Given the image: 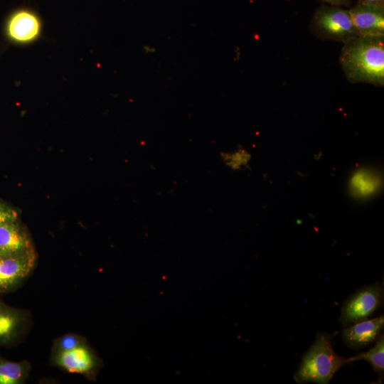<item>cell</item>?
<instances>
[{"mask_svg":"<svg viewBox=\"0 0 384 384\" xmlns=\"http://www.w3.org/2000/svg\"><path fill=\"white\" fill-rule=\"evenodd\" d=\"M341 67L351 83L384 86V36H360L344 43Z\"/></svg>","mask_w":384,"mask_h":384,"instance_id":"obj_1","label":"cell"},{"mask_svg":"<svg viewBox=\"0 0 384 384\" xmlns=\"http://www.w3.org/2000/svg\"><path fill=\"white\" fill-rule=\"evenodd\" d=\"M335 334H317L294 375L297 383L327 384L341 368L349 363L347 358L339 356L332 348L331 339Z\"/></svg>","mask_w":384,"mask_h":384,"instance_id":"obj_2","label":"cell"},{"mask_svg":"<svg viewBox=\"0 0 384 384\" xmlns=\"http://www.w3.org/2000/svg\"><path fill=\"white\" fill-rule=\"evenodd\" d=\"M309 28L319 38L343 43L360 36L349 9L324 4L314 11Z\"/></svg>","mask_w":384,"mask_h":384,"instance_id":"obj_3","label":"cell"},{"mask_svg":"<svg viewBox=\"0 0 384 384\" xmlns=\"http://www.w3.org/2000/svg\"><path fill=\"white\" fill-rule=\"evenodd\" d=\"M383 302V287L379 282L363 286L344 302L340 322L348 326L366 319Z\"/></svg>","mask_w":384,"mask_h":384,"instance_id":"obj_4","label":"cell"},{"mask_svg":"<svg viewBox=\"0 0 384 384\" xmlns=\"http://www.w3.org/2000/svg\"><path fill=\"white\" fill-rule=\"evenodd\" d=\"M42 25L38 16L28 9H19L8 18L5 31L8 38L16 43H29L40 36Z\"/></svg>","mask_w":384,"mask_h":384,"instance_id":"obj_5","label":"cell"},{"mask_svg":"<svg viewBox=\"0 0 384 384\" xmlns=\"http://www.w3.org/2000/svg\"><path fill=\"white\" fill-rule=\"evenodd\" d=\"M34 252L32 239L18 219L0 224V256H19Z\"/></svg>","mask_w":384,"mask_h":384,"instance_id":"obj_6","label":"cell"},{"mask_svg":"<svg viewBox=\"0 0 384 384\" xmlns=\"http://www.w3.org/2000/svg\"><path fill=\"white\" fill-rule=\"evenodd\" d=\"M36 261V252L19 256H0V294L18 286L31 272Z\"/></svg>","mask_w":384,"mask_h":384,"instance_id":"obj_7","label":"cell"},{"mask_svg":"<svg viewBox=\"0 0 384 384\" xmlns=\"http://www.w3.org/2000/svg\"><path fill=\"white\" fill-rule=\"evenodd\" d=\"M53 363L65 370L92 375L100 366V360L85 343L69 351L53 353Z\"/></svg>","mask_w":384,"mask_h":384,"instance_id":"obj_8","label":"cell"},{"mask_svg":"<svg viewBox=\"0 0 384 384\" xmlns=\"http://www.w3.org/2000/svg\"><path fill=\"white\" fill-rule=\"evenodd\" d=\"M349 11L360 36H384V6L357 4Z\"/></svg>","mask_w":384,"mask_h":384,"instance_id":"obj_9","label":"cell"},{"mask_svg":"<svg viewBox=\"0 0 384 384\" xmlns=\"http://www.w3.org/2000/svg\"><path fill=\"white\" fill-rule=\"evenodd\" d=\"M383 326V314L371 319H365L346 326L342 331V339L351 348H362L378 338Z\"/></svg>","mask_w":384,"mask_h":384,"instance_id":"obj_10","label":"cell"},{"mask_svg":"<svg viewBox=\"0 0 384 384\" xmlns=\"http://www.w3.org/2000/svg\"><path fill=\"white\" fill-rule=\"evenodd\" d=\"M348 189L350 195L356 199L364 200L375 196L383 186L381 174L375 169L363 167L351 174Z\"/></svg>","mask_w":384,"mask_h":384,"instance_id":"obj_11","label":"cell"},{"mask_svg":"<svg viewBox=\"0 0 384 384\" xmlns=\"http://www.w3.org/2000/svg\"><path fill=\"white\" fill-rule=\"evenodd\" d=\"M25 313L13 308L0 300V345H7L16 341L26 325Z\"/></svg>","mask_w":384,"mask_h":384,"instance_id":"obj_12","label":"cell"},{"mask_svg":"<svg viewBox=\"0 0 384 384\" xmlns=\"http://www.w3.org/2000/svg\"><path fill=\"white\" fill-rule=\"evenodd\" d=\"M27 361L14 362L0 357V384H21L26 381L31 371Z\"/></svg>","mask_w":384,"mask_h":384,"instance_id":"obj_13","label":"cell"},{"mask_svg":"<svg viewBox=\"0 0 384 384\" xmlns=\"http://www.w3.org/2000/svg\"><path fill=\"white\" fill-rule=\"evenodd\" d=\"M348 363L363 360L372 365L373 370L378 374V383L384 378V334L382 333L376 339V343L367 351L347 358Z\"/></svg>","mask_w":384,"mask_h":384,"instance_id":"obj_14","label":"cell"},{"mask_svg":"<svg viewBox=\"0 0 384 384\" xmlns=\"http://www.w3.org/2000/svg\"><path fill=\"white\" fill-rule=\"evenodd\" d=\"M223 164L233 171L245 170L249 166L251 154L242 146L230 151L220 152Z\"/></svg>","mask_w":384,"mask_h":384,"instance_id":"obj_15","label":"cell"},{"mask_svg":"<svg viewBox=\"0 0 384 384\" xmlns=\"http://www.w3.org/2000/svg\"><path fill=\"white\" fill-rule=\"evenodd\" d=\"M84 343L82 338L80 336L74 334H67L59 337L55 341L53 346V353L69 351Z\"/></svg>","mask_w":384,"mask_h":384,"instance_id":"obj_16","label":"cell"},{"mask_svg":"<svg viewBox=\"0 0 384 384\" xmlns=\"http://www.w3.org/2000/svg\"><path fill=\"white\" fill-rule=\"evenodd\" d=\"M16 219H18L17 210L9 204L0 201V224Z\"/></svg>","mask_w":384,"mask_h":384,"instance_id":"obj_17","label":"cell"},{"mask_svg":"<svg viewBox=\"0 0 384 384\" xmlns=\"http://www.w3.org/2000/svg\"><path fill=\"white\" fill-rule=\"evenodd\" d=\"M324 4L331 6H336L341 7H349L352 3V0H318Z\"/></svg>","mask_w":384,"mask_h":384,"instance_id":"obj_18","label":"cell"},{"mask_svg":"<svg viewBox=\"0 0 384 384\" xmlns=\"http://www.w3.org/2000/svg\"><path fill=\"white\" fill-rule=\"evenodd\" d=\"M358 4L384 6V0H358Z\"/></svg>","mask_w":384,"mask_h":384,"instance_id":"obj_19","label":"cell"},{"mask_svg":"<svg viewBox=\"0 0 384 384\" xmlns=\"http://www.w3.org/2000/svg\"><path fill=\"white\" fill-rule=\"evenodd\" d=\"M144 50L146 53H153L155 51V48L152 46H146Z\"/></svg>","mask_w":384,"mask_h":384,"instance_id":"obj_20","label":"cell"}]
</instances>
